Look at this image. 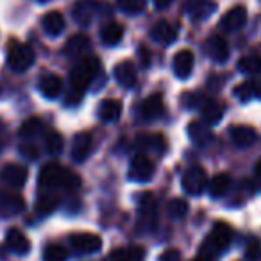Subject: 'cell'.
Here are the masks:
<instances>
[{"mask_svg": "<svg viewBox=\"0 0 261 261\" xmlns=\"http://www.w3.org/2000/svg\"><path fill=\"white\" fill-rule=\"evenodd\" d=\"M38 185L41 190H47V192H56V190L75 192L81 186V177L75 172L59 163H47L41 167L40 175H38Z\"/></svg>", "mask_w": 261, "mask_h": 261, "instance_id": "obj_1", "label": "cell"}, {"mask_svg": "<svg viewBox=\"0 0 261 261\" xmlns=\"http://www.w3.org/2000/svg\"><path fill=\"white\" fill-rule=\"evenodd\" d=\"M98 75H100V59L93 54L84 56L70 72V90L84 93Z\"/></svg>", "mask_w": 261, "mask_h": 261, "instance_id": "obj_2", "label": "cell"}, {"mask_svg": "<svg viewBox=\"0 0 261 261\" xmlns=\"http://www.w3.org/2000/svg\"><path fill=\"white\" fill-rule=\"evenodd\" d=\"M231 240H232V231L227 224H224V222L215 224L211 232L207 234V238L200 245V257L213 259L215 256L222 254L231 245Z\"/></svg>", "mask_w": 261, "mask_h": 261, "instance_id": "obj_3", "label": "cell"}, {"mask_svg": "<svg viewBox=\"0 0 261 261\" xmlns=\"http://www.w3.org/2000/svg\"><path fill=\"white\" fill-rule=\"evenodd\" d=\"M109 8L98 0H77L72 8V16L81 27H88L97 16L108 13Z\"/></svg>", "mask_w": 261, "mask_h": 261, "instance_id": "obj_4", "label": "cell"}, {"mask_svg": "<svg viewBox=\"0 0 261 261\" xmlns=\"http://www.w3.org/2000/svg\"><path fill=\"white\" fill-rule=\"evenodd\" d=\"M34 59H36V56H34L33 48H31L29 45L18 43V41H13V43L9 45L8 65L13 72L22 73V72H25V70H29L31 66H33Z\"/></svg>", "mask_w": 261, "mask_h": 261, "instance_id": "obj_5", "label": "cell"}, {"mask_svg": "<svg viewBox=\"0 0 261 261\" xmlns=\"http://www.w3.org/2000/svg\"><path fill=\"white\" fill-rule=\"evenodd\" d=\"M158 225V200L152 193H143L140 197V220L138 229L142 232L154 231Z\"/></svg>", "mask_w": 261, "mask_h": 261, "instance_id": "obj_6", "label": "cell"}, {"mask_svg": "<svg viewBox=\"0 0 261 261\" xmlns=\"http://www.w3.org/2000/svg\"><path fill=\"white\" fill-rule=\"evenodd\" d=\"M182 190H185L188 195H200V193L206 190L207 186V174L200 165H192L185 170L182 174Z\"/></svg>", "mask_w": 261, "mask_h": 261, "instance_id": "obj_7", "label": "cell"}, {"mask_svg": "<svg viewBox=\"0 0 261 261\" xmlns=\"http://www.w3.org/2000/svg\"><path fill=\"white\" fill-rule=\"evenodd\" d=\"M154 172H156V165L150 160L147 154L140 152L136 154L129 165V179L135 182H149L154 177Z\"/></svg>", "mask_w": 261, "mask_h": 261, "instance_id": "obj_8", "label": "cell"}, {"mask_svg": "<svg viewBox=\"0 0 261 261\" xmlns=\"http://www.w3.org/2000/svg\"><path fill=\"white\" fill-rule=\"evenodd\" d=\"M70 245L77 254L86 256V254H95L102 249V240L100 236L91 234V232H77L70 236Z\"/></svg>", "mask_w": 261, "mask_h": 261, "instance_id": "obj_9", "label": "cell"}, {"mask_svg": "<svg viewBox=\"0 0 261 261\" xmlns=\"http://www.w3.org/2000/svg\"><path fill=\"white\" fill-rule=\"evenodd\" d=\"M186 15L195 22H202L217 11V2L215 0H186Z\"/></svg>", "mask_w": 261, "mask_h": 261, "instance_id": "obj_10", "label": "cell"}, {"mask_svg": "<svg viewBox=\"0 0 261 261\" xmlns=\"http://www.w3.org/2000/svg\"><path fill=\"white\" fill-rule=\"evenodd\" d=\"M27 177H29L27 168L16 163L6 165V167L0 170V179H2V182L11 186V188H22L27 182Z\"/></svg>", "mask_w": 261, "mask_h": 261, "instance_id": "obj_11", "label": "cell"}, {"mask_svg": "<svg viewBox=\"0 0 261 261\" xmlns=\"http://www.w3.org/2000/svg\"><path fill=\"white\" fill-rule=\"evenodd\" d=\"M163 98H161L160 93H152L147 98H143L138 106V115L142 116L143 120H156L163 115Z\"/></svg>", "mask_w": 261, "mask_h": 261, "instance_id": "obj_12", "label": "cell"}, {"mask_svg": "<svg viewBox=\"0 0 261 261\" xmlns=\"http://www.w3.org/2000/svg\"><path fill=\"white\" fill-rule=\"evenodd\" d=\"M229 136L231 142L234 143L238 149H249L257 142V133L256 129L249 125H234L229 129Z\"/></svg>", "mask_w": 261, "mask_h": 261, "instance_id": "obj_13", "label": "cell"}, {"mask_svg": "<svg viewBox=\"0 0 261 261\" xmlns=\"http://www.w3.org/2000/svg\"><path fill=\"white\" fill-rule=\"evenodd\" d=\"M91 149H93V138H91L90 133H86V130L77 133L72 142V160L77 161V163H83V161L88 160Z\"/></svg>", "mask_w": 261, "mask_h": 261, "instance_id": "obj_14", "label": "cell"}, {"mask_svg": "<svg viewBox=\"0 0 261 261\" xmlns=\"http://www.w3.org/2000/svg\"><path fill=\"white\" fill-rule=\"evenodd\" d=\"M247 23V9L243 6H234L231 8L220 20V27L227 33L240 31Z\"/></svg>", "mask_w": 261, "mask_h": 261, "instance_id": "obj_15", "label": "cell"}, {"mask_svg": "<svg viewBox=\"0 0 261 261\" xmlns=\"http://www.w3.org/2000/svg\"><path fill=\"white\" fill-rule=\"evenodd\" d=\"M25 210V200L20 195L13 192H6L0 190V215L4 217H11V215H18Z\"/></svg>", "mask_w": 261, "mask_h": 261, "instance_id": "obj_16", "label": "cell"}, {"mask_svg": "<svg viewBox=\"0 0 261 261\" xmlns=\"http://www.w3.org/2000/svg\"><path fill=\"white\" fill-rule=\"evenodd\" d=\"M115 79L120 86L127 88H135L136 83H138V70L130 61H120L118 65L115 66Z\"/></svg>", "mask_w": 261, "mask_h": 261, "instance_id": "obj_17", "label": "cell"}, {"mask_svg": "<svg viewBox=\"0 0 261 261\" xmlns=\"http://www.w3.org/2000/svg\"><path fill=\"white\" fill-rule=\"evenodd\" d=\"M135 145L140 150H143V154L147 152H156V154H163L167 149V142L161 135H149V133H142V135L136 136Z\"/></svg>", "mask_w": 261, "mask_h": 261, "instance_id": "obj_18", "label": "cell"}, {"mask_svg": "<svg viewBox=\"0 0 261 261\" xmlns=\"http://www.w3.org/2000/svg\"><path fill=\"white\" fill-rule=\"evenodd\" d=\"M193 66H195V56L192 50H186V48L179 50L174 58V63H172L174 73L179 79H188L193 72Z\"/></svg>", "mask_w": 261, "mask_h": 261, "instance_id": "obj_19", "label": "cell"}, {"mask_svg": "<svg viewBox=\"0 0 261 261\" xmlns=\"http://www.w3.org/2000/svg\"><path fill=\"white\" fill-rule=\"evenodd\" d=\"M204 48H206L207 56H210L215 63H225L229 59V45H227V41L222 36H218V34H213V36L207 38Z\"/></svg>", "mask_w": 261, "mask_h": 261, "instance_id": "obj_20", "label": "cell"}, {"mask_svg": "<svg viewBox=\"0 0 261 261\" xmlns=\"http://www.w3.org/2000/svg\"><path fill=\"white\" fill-rule=\"evenodd\" d=\"M90 38L86 34H73V36L68 38V41L63 47V54L66 58H84V54L90 50Z\"/></svg>", "mask_w": 261, "mask_h": 261, "instance_id": "obj_21", "label": "cell"}, {"mask_svg": "<svg viewBox=\"0 0 261 261\" xmlns=\"http://www.w3.org/2000/svg\"><path fill=\"white\" fill-rule=\"evenodd\" d=\"M150 38L160 45H172L177 40V29L167 20H161L150 29Z\"/></svg>", "mask_w": 261, "mask_h": 261, "instance_id": "obj_22", "label": "cell"}, {"mask_svg": "<svg viewBox=\"0 0 261 261\" xmlns=\"http://www.w3.org/2000/svg\"><path fill=\"white\" fill-rule=\"evenodd\" d=\"M6 245L11 252L18 254V256H25L31 250V242L20 229H9L6 234Z\"/></svg>", "mask_w": 261, "mask_h": 261, "instance_id": "obj_23", "label": "cell"}, {"mask_svg": "<svg viewBox=\"0 0 261 261\" xmlns=\"http://www.w3.org/2000/svg\"><path fill=\"white\" fill-rule=\"evenodd\" d=\"M40 91L47 98H58L63 91V81L56 73H43L40 77Z\"/></svg>", "mask_w": 261, "mask_h": 261, "instance_id": "obj_24", "label": "cell"}, {"mask_svg": "<svg viewBox=\"0 0 261 261\" xmlns=\"http://www.w3.org/2000/svg\"><path fill=\"white\" fill-rule=\"evenodd\" d=\"M234 95L240 102H249L252 98H261V81L259 79H249L240 83L234 88Z\"/></svg>", "mask_w": 261, "mask_h": 261, "instance_id": "obj_25", "label": "cell"}, {"mask_svg": "<svg viewBox=\"0 0 261 261\" xmlns=\"http://www.w3.org/2000/svg\"><path fill=\"white\" fill-rule=\"evenodd\" d=\"M41 25L48 36H59L65 31V18L59 11H48L41 20Z\"/></svg>", "mask_w": 261, "mask_h": 261, "instance_id": "obj_26", "label": "cell"}, {"mask_svg": "<svg viewBox=\"0 0 261 261\" xmlns=\"http://www.w3.org/2000/svg\"><path fill=\"white\" fill-rule=\"evenodd\" d=\"M123 38V25H120L118 22H108L100 29V40L108 47H115L122 41Z\"/></svg>", "mask_w": 261, "mask_h": 261, "instance_id": "obj_27", "label": "cell"}, {"mask_svg": "<svg viewBox=\"0 0 261 261\" xmlns=\"http://www.w3.org/2000/svg\"><path fill=\"white\" fill-rule=\"evenodd\" d=\"M120 115H122V104L118 100H115V98H108V100L100 102V106H98V118L102 122H116L120 118Z\"/></svg>", "mask_w": 261, "mask_h": 261, "instance_id": "obj_28", "label": "cell"}, {"mask_svg": "<svg viewBox=\"0 0 261 261\" xmlns=\"http://www.w3.org/2000/svg\"><path fill=\"white\" fill-rule=\"evenodd\" d=\"M188 135H190V138H192L193 142H195L197 145H200V147L207 145V143H210V140L213 138L210 125H207V123H204V122H199V120H197V122H192L188 125Z\"/></svg>", "mask_w": 261, "mask_h": 261, "instance_id": "obj_29", "label": "cell"}, {"mask_svg": "<svg viewBox=\"0 0 261 261\" xmlns=\"http://www.w3.org/2000/svg\"><path fill=\"white\" fill-rule=\"evenodd\" d=\"M145 257V250L138 245H130V247H123L118 249L115 252H111L109 261H143Z\"/></svg>", "mask_w": 261, "mask_h": 261, "instance_id": "obj_30", "label": "cell"}, {"mask_svg": "<svg viewBox=\"0 0 261 261\" xmlns=\"http://www.w3.org/2000/svg\"><path fill=\"white\" fill-rule=\"evenodd\" d=\"M200 111H202V122L207 125L220 122L222 115H224V108L215 100H204V104L200 106Z\"/></svg>", "mask_w": 261, "mask_h": 261, "instance_id": "obj_31", "label": "cell"}, {"mask_svg": "<svg viewBox=\"0 0 261 261\" xmlns=\"http://www.w3.org/2000/svg\"><path fill=\"white\" fill-rule=\"evenodd\" d=\"M59 206V197L56 195V192H47V190H41L40 197H38L36 202V211L40 215H48Z\"/></svg>", "mask_w": 261, "mask_h": 261, "instance_id": "obj_32", "label": "cell"}, {"mask_svg": "<svg viewBox=\"0 0 261 261\" xmlns=\"http://www.w3.org/2000/svg\"><path fill=\"white\" fill-rule=\"evenodd\" d=\"M207 188H210V195L215 197V199H220L231 188V177L227 174H218L207 182Z\"/></svg>", "mask_w": 261, "mask_h": 261, "instance_id": "obj_33", "label": "cell"}, {"mask_svg": "<svg viewBox=\"0 0 261 261\" xmlns=\"http://www.w3.org/2000/svg\"><path fill=\"white\" fill-rule=\"evenodd\" d=\"M45 133V123L40 118H29L20 127V136L23 140H34Z\"/></svg>", "mask_w": 261, "mask_h": 261, "instance_id": "obj_34", "label": "cell"}, {"mask_svg": "<svg viewBox=\"0 0 261 261\" xmlns=\"http://www.w3.org/2000/svg\"><path fill=\"white\" fill-rule=\"evenodd\" d=\"M238 70L249 77L257 75V73L261 72V58L259 56H254V54L243 56V58H240V61H238Z\"/></svg>", "mask_w": 261, "mask_h": 261, "instance_id": "obj_35", "label": "cell"}, {"mask_svg": "<svg viewBox=\"0 0 261 261\" xmlns=\"http://www.w3.org/2000/svg\"><path fill=\"white\" fill-rule=\"evenodd\" d=\"M116 8L122 13H125V15L135 16L145 11L147 2L145 0H116Z\"/></svg>", "mask_w": 261, "mask_h": 261, "instance_id": "obj_36", "label": "cell"}, {"mask_svg": "<svg viewBox=\"0 0 261 261\" xmlns=\"http://www.w3.org/2000/svg\"><path fill=\"white\" fill-rule=\"evenodd\" d=\"M68 259V250L59 243H50L43 250V261H66Z\"/></svg>", "mask_w": 261, "mask_h": 261, "instance_id": "obj_37", "label": "cell"}, {"mask_svg": "<svg viewBox=\"0 0 261 261\" xmlns=\"http://www.w3.org/2000/svg\"><path fill=\"white\" fill-rule=\"evenodd\" d=\"M63 145H65V142H63V136L59 135V133H56V130H50V133L45 136V147H47L48 154H52V156H58V154H61Z\"/></svg>", "mask_w": 261, "mask_h": 261, "instance_id": "obj_38", "label": "cell"}, {"mask_svg": "<svg viewBox=\"0 0 261 261\" xmlns=\"http://www.w3.org/2000/svg\"><path fill=\"white\" fill-rule=\"evenodd\" d=\"M168 215H170L174 220H181L188 215V202L182 199H172L168 202Z\"/></svg>", "mask_w": 261, "mask_h": 261, "instance_id": "obj_39", "label": "cell"}, {"mask_svg": "<svg viewBox=\"0 0 261 261\" xmlns=\"http://www.w3.org/2000/svg\"><path fill=\"white\" fill-rule=\"evenodd\" d=\"M245 256H247V259H249V261L259 259V256H261V247H259V242H257V240H250V242L247 243Z\"/></svg>", "mask_w": 261, "mask_h": 261, "instance_id": "obj_40", "label": "cell"}, {"mask_svg": "<svg viewBox=\"0 0 261 261\" xmlns=\"http://www.w3.org/2000/svg\"><path fill=\"white\" fill-rule=\"evenodd\" d=\"M20 154H22L23 158H27V160H38V156H40V150L36 149V147L33 145V143H23V145H20Z\"/></svg>", "mask_w": 261, "mask_h": 261, "instance_id": "obj_41", "label": "cell"}, {"mask_svg": "<svg viewBox=\"0 0 261 261\" xmlns=\"http://www.w3.org/2000/svg\"><path fill=\"white\" fill-rule=\"evenodd\" d=\"M83 95L84 93H79V91H75V90H70L68 93H66L65 104L66 106H77V104H81V100H83Z\"/></svg>", "mask_w": 261, "mask_h": 261, "instance_id": "obj_42", "label": "cell"}, {"mask_svg": "<svg viewBox=\"0 0 261 261\" xmlns=\"http://www.w3.org/2000/svg\"><path fill=\"white\" fill-rule=\"evenodd\" d=\"M204 100H206V98L200 93H193L186 97V106H188V108H200V106L204 104Z\"/></svg>", "mask_w": 261, "mask_h": 261, "instance_id": "obj_43", "label": "cell"}, {"mask_svg": "<svg viewBox=\"0 0 261 261\" xmlns=\"http://www.w3.org/2000/svg\"><path fill=\"white\" fill-rule=\"evenodd\" d=\"M179 259H181V252L175 249L165 250V252L160 256V261H179Z\"/></svg>", "mask_w": 261, "mask_h": 261, "instance_id": "obj_44", "label": "cell"}, {"mask_svg": "<svg viewBox=\"0 0 261 261\" xmlns=\"http://www.w3.org/2000/svg\"><path fill=\"white\" fill-rule=\"evenodd\" d=\"M138 54H140V61H142L143 66H149L150 65V52L147 50L145 47H140L138 48Z\"/></svg>", "mask_w": 261, "mask_h": 261, "instance_id": "obj_45", "label": "cell"}, {"mask_svg": "<svg viewBox=\"0 0 261 261\" xmlns=\"http://www.w3.org/2000/svg\"><path fill=\"white\" fill-rule=\"evenodd\" d=\"M152 2H154V6H156L158 9H167L168 6L174 2V0H152Z\"/></svg>", "mask_w": 261, "mask_h": 261, "instance_id": "obj_46", "label": "cell"}, {"mask_svg": "<svg viewBox=\"0 0 261 261\" xmlns=\"http://www.w3.org/2000/svg\"><path fill=\"white\" fill-rule=\"evenodd\" d=\"M254 172H256V175H257V179L261 181V160L256 163V167H254Z\"/></svg>", "mask_w": 261, "mask_h": 261, "instance_id": "obj_47", "label": "cell"}, {"mask_svg": "<svg viewBox=\"0 0 261 261\" xmlns=\"http://www.w3.org/2000/svg\"><path fill=\"white\" fill-rule=\"evenodd\" d=\"M0 150H2V142H0Z\"/></svg>", "mask_w": 261, "mask_h": 261, "instance_id": "obj_48", "label": "cell"}, {"mask_svg": "<svg viewBox=\"0 0 261 261\" xmlns=\"http://www.w3.org/2000/svg\"><path fill=\"white\" fill-rule=\"evenodd\" d=\"M41 2H45V0H41Z\"/></svg>", "mask_w": 261, "mask_h": 261, "instance_id": "obj_49", "label": "cell"}]
</instances>
